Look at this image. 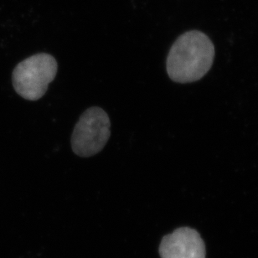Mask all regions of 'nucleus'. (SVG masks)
Wrapping results in <instances>:
<instances>
[{"label":"nucleus","mask_w":258,"mask_h":258,"mask_svg":"<svg viewBox=\"0 0 258 258\" xmlns=\"http://www.w3.org/2000/svg\"><path fill=\"white\" fill-rule=\"evenodd\" d=\"M214 58L215 47L208 36L199 30H190L172 45L167 57V72L178 83L196 82L210 71Z\"/></svg>","instance_id":"1"},{"label":"nucleus","mask_w":258,"mask_h":258,"mask_svg":"<svg viewBox=\"0 0 258 258\" xmlns=\"http://www.w3.org/2000/svg\"><path fill=\"white\" fill-rule=\"evenodd\" d=\"M57 61L52 55L40 53L16 66L12 74L13 87L20 97L37 101L47 92L57 73Z\"/></svg>","instance_id":"2"},{"label":"nucleus","mask_w":258,"mask_h":258,"mask_svg":"<svg viewBox=\"0 0 258 258\" xmlns=\"http://www.w3.org/2000/svg\"><path fill=\"white\" fill-rule=\"evenodd\" d=\"M109 117L98 107L86 110L75 126L72 148L80 157H91L102 151L110 138Z\"/></svg>","instance_id":"3"},{"label":"nucleus","mask_w":258,"mask_h":258,"mask_svg":"<svg viewBox=\"0 0 258 258\" xmlns=\"http://www.w3.org/2000/svg\"><path fill=\"white\" fill-rule=\"evenodd\" d=\"M161 258H206V245L195 229L180 227L164 236L159 245Z\"/></svg>","instance_id":"4"}]
</instances>
